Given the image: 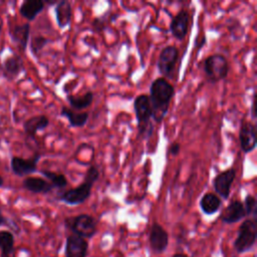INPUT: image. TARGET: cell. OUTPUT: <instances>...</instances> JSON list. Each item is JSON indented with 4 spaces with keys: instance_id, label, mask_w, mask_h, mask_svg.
Listing matches in <instances>:
<instances>
[{
    "instance_id": "cell-12",
    "label": "cell",
    "mask_w": 257,
    "mask_h": 257,
    "mask_svg": "<svg viewBox=\"0 0 257 257\" xmlns=\"http://www.w3.org/2000/svg\"><path fill=\"white\" fill-rule=\"evenodd\" d=\"M2 68L4 77L9 81L16 79L25 69L22 57L15 53L7 55L4 58L2 62Z\"/></svg>"
},
{
    "instance_id": "cell-26",
    "label": "cell",
    "mask_w": 257,
    "mask_h": 257,
    "mask_svg": "<svg viewBox=\"0 0 257 257\" xmlns=\"http://www.w3.org/2000/svg\"><path fill=\"white\" fill-rule=\"evenodd\" d=\"M50 42V39H48L47 37H44L42 35H37L31 38L30 40V44H29V48H30V52L32 53V55L34 57H38L39 53L41 52V50Z\"/></svg>"
},
{
    "instance_id": "cell-17",
    "label": "cell",
    "mask_w": 257,
    "mask_h": 257,
    "mask_svg": "<svg viewBox=\"0 0 257 257\" xmlns=\"http://www.w3.org/2000/svg\"><path fill=\"white\" fill-rule=\"evenodd\" d=\"M49 125V118L44 114H38L27 118L23 122V130L27 137L34 138L38 132L44 131Z\"/></svg>"
},
{
    "instance_id": "cell-1",
    "label": "cell",
    "mask_w": 257,
    "mask_h": 257,
    "mask_svg": "<svg viewBox=\"0 0 257 257\" xmlns=\"http://www.w3.org/2000/svg\"><path fill=\"white\" fill-rule=\"evenodd\" d=\"M174 95L175 88L165 77H158L152 82L149 99L152 107V118L156 122L160 123L165 118Z\"/></svg>"
},
{
    "instance_id": "cell-7",
    "label": "cell",
    "mask_w": 257,
    "mask_h": 257,
    "mask_svg": "<svg viewBox=\"0 0 257 257\" xmlns=\"http://www.w3.org/2000/svg\"><path fill=\"white\" fill-rule=\"evenodd\" d=\"M41 155L35 153L31 158H22L13 156L10 160L11 172L17 177H27L37 172V164L40 160Z\"/></svg>"
},
{
    "instance_id": "cell-22",
    "label": "cell",
    "mask_w": 257,
    "mask_h": 257,
    "mask_svg": "<svg viewBox=\"0 0 257 257\" xmlns=\"http://www.w3.org/2000/svg\"><path fill=\"white\" fill-rule=\"evenodd\" d=\"M222 205L221 199L214 193H206L200 201V208L206 215H213L219 211Z\"/></svg>"
},
{
    "instance_id": "cell-34",
    "label": "cell",
    "mask_w": 257,
    "mask_h": 257,
    "mask_svg": "<svg viewBox=\"0 0 257 257\" xmlns=\"http://www.w3.org/2000/svg\"><path fill=\"white\" fill-rule=\"evenodd\" d=\"M4 186V180L2 178V176L0 175V188H2Z\"/></svg>"
},
{
    "instance_id": "cell-18",
    "label": "cell",
    "mask_w": 257,
    "mask_h": 257,
    "mask_svg": "<svg viewBox=\"0 0 257 257\" xmlns=\"http://www.w3.org/2000/svg\"><path fill=\"white\" fill-rule=\"evenodd\" d=\"M56 23L59 28L64 29L70 25L72 19L71 3L67 0L58 1L54 8Z\"/></svg>"
},
{
    "instance_id": "cell-23",
    "label": "cell",
    "mask_w": 257,
    "mask_h": 257,
    "mask_svg": "<svg viewBox=\"0 0 257 257\" xmlns=\"http://www.w3.org/2000/svg\"><path fill=\"white\" fill-rule=\"evenodd\" d=\"M93 92L92 91H87L84 94L80 95V96H76V95H71V94H67L66 99L69 103V105L71 106V109H77V110H81L84 109L86 107H88L92 101H93Z\"/></svg>"
},
{
    "instance_id": "cell-10",
    "label": "cell",
    "mask_w": 257,
    "mask_h": 257,
    "mask_svg": "<svg viewBox=\"0 0 257 257\" xmlns=\"http://www.w3.org/2000/svg\"><path fill=\"white\" fill-rule=\"evenodd\" d=\"M240 148L243 153L248 154L255 150L257 144L256 125L251 121H243L239 131Z\"/></svg>"
},
{
    "instance_id": "cell-28",
    "label": "cell",
    "mask_w": 257,
    "mask_h": 257,
    "mask_svg": "<svg viewBox=\"0 0 257 257\" xmlns=\"http://www.w3.org/2000/svg\"><path fill=\"white\" fill-rule=\"evenodd\" d=\"M0 227H8L10 229H12L15 232H19V228L18 226L11 220H9L7 217H5L2 213V208H1V204H0Z\"/></svg>"
},
{
    "instance_id": "cell-30",
    "label": "cell",
    "mask_w": 257,
    "mask_h": 257,
    "mask_svg": "<svg viewBox=\"0 0 257 257\" xmlns=\"http://www.w3.org/2000/svg\"><path fill=\"white\" fill-rule=\"evenodd\" d=\"M180 150H181V146L179 143H173L170 148H169V153L172 155V156H177L179 153H180Z\"/></svg>"
},
{
    "instance_id": "cell-13",
    "label": "cell",
    "mask_w": 257,
    "mask_h": 257,
    "mask_svg": "<svg viewBox=\"0 0 257 257\" xmlns=\"http://www.w3.org/2000/svg\"><path fill=\"white\" fill-rule=\"evenodd\" d=\"M9 35L11 40L16 44L18 49L22 52L26 51L30 38V24H14L9 26Z\"/></svg>"
},
{
    "instance_id": "cell-25",
    "label": "cell",
    "mask_w": 257,
    "mask_h": 257,
    "mask_svg": "<svg viewBox=\"0 0 257 257\" xmlns=\"http://www.w3.org/2000/svg\"><path fill=\"white\" fill-rule=\"evenodd\" d=\"M40 174L49 181V183L52 185L53 188L63 189L68 184L67 179L63 174H59V173L52 172L49 170H41Z\"/></svg>"
},
{
    "instance_id": "cell-31",
    "label": "cell",
    "mask_w": 257,
    "mask_h": 257,
    "mask_svg": "<svg viewBox=\"0 0 257 257\" xmlns=\"http://www.w3.org/2000/svg\"><path fill=\"white\" fill-rule=\"evenodd\" d=\"M206 42H207V40H206V36L203 34L202 35V37L201 38H197V40H196V42H195V45H196V47H197V49L198 50H200L205 44H206Z\"/></svg>"
},
{
    "instance_id": "cell-15",
    "label": "cell",
    "mask_w": 257,
    "mask_h": 257,
    "mask_svg": "<svg viewBox=\"0 0 257 257\" xmlns=\"http://www.w3.org/2000/svg\"><path fill=\"white\" fill-rule=\"evenodd\" d=\"M88 244L84 238L77 235H70L66 239L65 256L66 257H86Z\"/></svg>"
},
{
    "instance_id": "cell-5",
    "label": "cell",
    "mask_w": 257,
    "mask_h": 257,
    "mask_svg": "<svg viewBox=\"0 0 257 257\" xmlns=\"http://www.w3.org/2000/svg\"><path fill=\"white\" fill-rule=\"evenodd\" d=\"M257 238V222L255 218H249L242 222L239 227L234 247L238 253L249 251L255 244Z\"/></svg>"
},
{
    "instance_id": "cell-33",
    "label": "cell",
    "mask_w": 257,
    "mask_h": 257,
    "mask_svg": "<svg viewBox=\"0 0 257 257\" xmlns=\"http://www.w3.org/2000/svg\"><path fill=\"white\" fill-rule=\"evenodd\" d=\"M173 257H188V256L185 255V254H183V253H176Z\"/></svg>"
},
{
    "instance_id": "cell-11",
    "label": "cell",
    "mask_w": 257,
    "mask_h": 257,
    "mask_svg": "<svg viewBox=\"0 0 257 257\" xmlns=\"http://www.w3.org/2000/svg\"><path fill=\"white\" fill-rule=\"evenodd\" d=\"M190 14L186 9H181L171 20L170 31L177 40H183L189 30Z\"/></svg>"
},
{
    "instance_id": "cell-8",
    "label": "cell",
    "mask_w": 257,
    "mask_h": 257,
    "mask_svg": "<svg viewBox=\"0 0 257 257\" xmlns=\"http://www.w3.org/2000/svg\"><path fill=\"white\" fill-rule=\"evenodd\" d=\"M179 58V50L174 45H168L164 47L159 55L157 62L158 69L163 76L171 77L176 67L177 60Z\"/></svg>"
},
{
    "instance_id": "cell-19",
    "label": "cell",
    "mask_w": 257,
    "mask_h": 257,
    "mask_svg": "<svg viewBox=\"0 0 257 257\" xmlns=\"http://www.w3.org/2000/svg\"><path fill=\"white\" fill-rule=\"evenodd\" d=\"M22 187L33 194H48L52 191V185L41 177H26L22 182Z\"/></svg>"
},
{
    "instance_id": "cell-16",
    "label": "cell",
    "mask_w": 257,
    "mask_h": 257,
    "mask_svg": "<svg viewBox=\"0 0 257 257\" xmlns=\"http://www.w3.org/2000/svg\"><path fill=\"white\" fill-rule=\"evenodd\" d=\"M246 216L243 203L239 200L232 201L221 214V220L226 224L237 223Z\"/></svg>"
},
{
    "instance_id": "cell-24",
    "label": "cell",
    "mask_w": 257,
    "mask_h": 257,
    "mask_svg": "<svg viewBox=\"0 0 257 257\" xmlns=\"http://www.w3.org/2000/svg\"><path fill=\"white\" fill-rule=\"evenodd\" d=\"M14 249V235L9 230H0L1 257H10Z\"/></svg>"
},
{
    "instance_id": "cell-9",
    "label": "cell",
    "mask_w": 257,
    "mask_h": 257,
    "mask_svg": "<svg viewBox=\"0 0 257 257\" xmlns=\"http://www.w3.org/2000/svg\"><path fill=\"white\" fill-rule=\"evenodd\" d=\"M236 178V170L232 167L226 171L219 173L213 180V188L215 192L224 200L230 196L231 187Z\"/></svg>"
},
{
    "instance_id": "cell-2",
    "label": "cell",
    "mask_w": 257,
    "mask_h": 257,
    "mask_svg": "<svg viewBox=\"0 0 257 257\" xmlns=\"http://www.w3.org/2000/svg\"><path fill=\"white\" fill-rule=\"evenodd\" d=\"M99 178V170L96 165L90 166L85 175L83 182L72 189H69L57 196V200L62 201L68 205H78L86 201L91 194L93 184Z\"/></svg>"
},
{
    "instance_id": "cell-4",
    "label": "cell",
    "mask_w": 257,
    "mask_h": 257,
    "mask_svg": "<svg viewBox=\"0 0 257 257\" xmlns=\"http://www.w3.org/2000/svg\"><path fill=\"white\" fill-rule=\"evenodd\" d=\"M204 72L211 83H216L227 77L229 72V63L227 58L219 53L208 56L203 63Z\"/></svg>"
},
{
    "instance_id": "cell-6",
    "label": "cell",
    "mask_w": 257,
    "mask_h": 257,
    "mask_svg": "<svg viewBox=\"0 0 257 257\" xmlns=\"http://www.w3.org/2000/svg\"><path fill=\"white\" fill-rule=\"evenodd\" d=\"M65 226L74 235L81 238H91L96 233V220L87 214H80L74 217H67L64 220Z\"/></svg>"
},
{
    "instance_id": "cell-29",
    "label": "cell",
    "mask_w": 257,
    "mask_h": 257,
    "mask_svg": "<svg viewBox=\"0 0 257 257\" xmlns=\"http://www.w3.org/2000/svg\"><path fill=\"white\" fill-rule=\"evenodd\" d=\"M92 27L96 31H101L105 28V22L103 20V15L98 18H94L92 21Z\"/></svg>"
},
{
    "instance_id": "cell-21",
    "label": "cell",
    "mask_w": 257,
    "mask_h": 257,
    "mask_svg": "<svg viewBox=\"0 0 257 257\" xmlns=\"http://www.w3.org/2000/svg\"><path fill=\"white\" fill-rule=\"evenodd\" d=\"M60 115L68 120V123L71 127H82L88 120L87 112H78L65 105L61 106Z\"/></svg>"
},
{
    "instance_id": "cell-20",
    "label": "cell",
    "mask_w": 257,
    "mask_h": 257,
    "mask_svg": "<svg viewBox=\"0 0 257 257\" xmlns=\"http://www.w3.org/2000/svg\"><path fill=\"white\" fill-rule=\"evenodd\" d=\"M45 7L44 1L41 0H26L23 1L19 7L20 15L28 21H33L38 14H40Z\"/></svg>"
},
{
    "instance_id": "cell-14",
    "label": "cell",
    "mask_w": 257,
    "mask_h": 257,
    "mask_svg": "<svg viewBox=\"0 0 257 257\" xmlns=\"http://www.w3.org/2000/svg\"><path fill=\"white\" fill-rule=\"evenodd\" d=\"M169 244L168 232L158 223H154L150 231V245L154 252L162 253Z\"/></svg>"
},
{
    "instance_id": "cell-3",
    "label": "cell",
    "mask_w": 257,
    "mask_h": 257,
    "mask_svg": "<svg viewBox=\"0 0 257 257\" xmlns=\"http://www.w3.org/2000/svg\"><path fill=\"white\" fill-rule=\"evenodd\" d=\"M134 110L138 120L139 136L144 139H149L153 134L152 107L149 95L140 94L134 100Z\"/></svg>"
},
{
    "instance_id": "cell-27",
    "label": "cell",
    "mask_w": 257,
    "mask_h": 257,
    "mask_svg": "<svg viewBox=\"0 0 257 257\" xmlns=\"http://www.w3.org/2000/svg\"><path fill=\"white\" fill-rule=\"evenodd\" d=\"M246 216H252V218L256 219L257 216V206H256V199L253 195H247L244 199L243 203Z\"/></svg>"
},
{
    "instance_id": "cell-32",
    "label": "cell",
    "mask_w": 257,
    "mask_h": 257,
    "mask_svg": "<svg viewBox=\"0 0 257 257\" xmlns=\"http://www.w3.org/2000/svg\"><path fill=\"white\" fill-rule=\"evenodd\" d=\"M251 114H252L253 118H255V117H256V112H255V103H254V101L252 102V105H251Z\"/></svg>"
}]
</instances>
